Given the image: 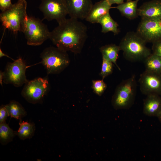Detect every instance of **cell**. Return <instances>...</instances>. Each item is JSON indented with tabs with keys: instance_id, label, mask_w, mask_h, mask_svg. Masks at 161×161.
<instances>
[{
	"instance_id": "cell-1",
	"label": "cell",
	"mask_w": 161,
	"mask_h": 161,
	"mask_svg": "<svg viewBox=\"0 0 161 161\" xmlns=\"http://www.w3.org/2000/svg\"><path fill=\"white\" fill-rule=\"evenodd\" d=\"M58 24L50 32L49 39L62 50L75 54L80 53L87 38L86 26L78 20L71 18Z\"/></svg>"
},
{
	"instance_id": "cell-2",
	"label": "cell",
	"mask_w": 161,
	"mask_h": 161,
	"mask_svg": "<svg viewBox=\"0 0 161 161\" xmlns=\"http://www.w3.org/2000/svg\"><path fill=\"white\" fill-rule=\"evenodd\" d=\"M146 43L136 32H129L121 39L119 46L126 60L132 62L144 61L152 53Z\"/></svg>"
},
{
	"instance_id": "cell-3",
	"label": "cell",
	"mask_w": 161,
	"mask_h": 161,
	"mask_svg": "<svg viewBox=\"0 0 161 161\" xmlns=\"http://www.w3.org/2000/svg\"><path fill=\"white\" fill-rule=\"evenodd\" d=\"M27 6L25 0H18L10 8L1 12L0 19L3 27L13 32H23L28 16Z\"/></svg>"
},
{
	"instance_id": "cell-4",
	"label": "cell",
	"mask_w": 161,
	"mask_h": 161,
	"mask_svg": "<svg viewBox=\"0 0 161 161\" xmlns=\"http://www.w3.org/2000/svg\"><path fill=\"white\" fill-rule=\"evenodd\" d=\"M137 88L134 75L120 83L117 87L112 99L114 108L117 110L131 107L135 100Z\"/></svg>"
},
{
	"instance_id": "cell-5",
	"label": "cell",
	"mask_w": 161,
	"mask_h": 161,
	"mask_svg": "<svg viewBox=\"0 0 161 161\" xmlns=\"http://www.w3.org/2000/svg\"><path fill=\"white\" fill-rule=\"evenodd\" d=\"M41 63L48 74H58L67 67L70 60L67 52L57 47L45 48L40 55Z\"/></svg>"
},
{
	"instance_id": "cell-6",
	"label": "cell",
	"mask_w": 161,
	"mask_h": 161,
	"mask_svg": "<svg viewBox=\"0 0 161 161\" xmlns=\"http://www.w3.org/2000/svg\"><path fill=\"white\" fill-rule=\"evenodd\" d=\"M50 32L47 26L42 21L38 18L28 16L23 32L27 45L33 46L41 45L49 39Z\"/></svg>"
},
{
	"instance_id": "cell-7",
	"label": "cell",
	"mask_w": 161,
	"mask_h": 161,
	"mask_svg": "<svg viewBox=\"0 0 161 161\" xmlns=\"http://www.w3.org/2000/svg\"><path fill=\"white\" fill-rule=\"evenodd\" d=\"M49 88V83L47 78H38L25 83L21 94L28 102L37 103L42 102Z\"/></svg>"
},
{
	"instance_id": "cell-8",
	"label": "cell",
	"mask_w": 161,
	"mask_h": 161,
	"mask_svg": "<svg viewBox=\"0 0 161 161\" xmlns=\"http://www.w3.org/2000/svg\"><path fill=\"white\" fill-rule=\"evenodd\" d=\"M28 67L21 58L13 62H8L4 72L3 82L7 84H12L16 87L21 86L28 81L26 76V71Z\"/></svg>"
},
{
	"instance_id": "cell-9",
	"label": "cell",
	"mask_w": 161,
	"mask_h": 161,
	"mask_svg": "<svg viewBox=\"0 0 161 161\" xmlns=\"http://www.w3.org/2000/svg\"><path fill=\"white\" fill-rule=\"evenodd\" d=\"M39 9L43 19L55 20L59 23L66 19L68 11L64 0H41Z\"/></svg>"
},
{
	"instance_id": "cell-10",
	"label": "cell",
	"mask_w": 161,
	"mask_h": 161,
	"mask_svg": "<svg viewBox=\"0 0 161 161\" xmlns=\"http://www.w3.org/2000/svg\"><path fill=\"white\" fill-rule=\"evenodd\" d=\"M136 32L146 43L153 44L161 41V21L141 18Z\"/></svg>"
},
{
	"instance_id": "cell-11",
	"label": "cell",
	"mask_w": 161,
	"mask_h": 161,
	"mask_svg": "<svg viewBox=\"0 0 161 161\" xmlns=\"http://www.w3.org/2000/svg\"><path fill=\"white\" fill-rule=\"evenodd\" d=\"M140 90L147 95L151 94L161 95V74L144 72L139 79Z\"/></svg>"
},
{
	"instance_id": "cell-12",
	"label": "cell",
	"mask_w": 161,
	"mask_h": 161,
	"mask_svg": "<svg viewBox=\"0 0 161 161\" xmlns=\"http://www.w3.org/2000/svg\"><path fill=\"white\" fill-rule=\"evenodd\" d=\"M70 18L85 19L93 4L92 0H64Z\"/></svg>"
},
{
	"instance_id": "cell-13",
	"label": "cell",
	"mask_w": 161,
	"mask_h": 161,
	"mask_svg": "<svg viewBox=\"0 0 161 161\" xmlns=\"http://www.w3.org/2000/svg\"><path fill=\"white\" fill-rule=\"evenodd\" d=\"M141 18L161 19V0H152L143 3L138 8Z\"/></svg>"
},
{
	"instance_id": "cell-14",
	"label": "cell",
	"mask_w": 161,
	"mask_h": 161,
	"mask_svg": "<svg viewBox=\"0 0 161 161\" xmlns=\"http://www.w3.org/2000/svg\"><path fill=\"white\" fill-rule=\"evenodd\" d=\"M112 8L106 0H101L93 4L85 19L91 23H98L103 16Z\"/></svg>"
},
{
	"instance_id": "cell-15",
	"label": "cell",
	"mask_w": 161,
	"mask_h": 161,
	"mask_svg": "<svg viewBox=\"0 0 161 161\" xmlns=\"http://www.w3.org/2000/svg\"><path fill=\"white\" fill-rule=\"evenodd\" d=\"M146 96L143 101V113L149 116L157 117L161 112V96L156 94Z\"/></svg>"
},
{
	"instance_id": "cell-16",
	"label": "cell",
	"mask_w": 161,
	"mask_h": 161,
	"mask_svg": "<svg viewBox=\"0 0 161 161\" xmlns=\"http://www.w3.org/2000/svg\"><path fill=\"white\" fill-rule=\"evenodd\" d=\"M138 1L137 0H127L114 8L118 10L123 16L129 19H133L139 16L137 8Z\"/></svg>"
},
{
	"instance_id": "cell-17",
	"label": "cell",
	"mask_w": 161,
	"mask_h": 161,
	"mask_svg": "<svg viewBox=\"0 0 161 161\" xmlns=\"http://www.w3.org/2000/svg\"><path fill=\"white\" fill-rule=\"evenodd\" d=\"M102 58H105L114 64L118 69L121 70L117 63L118 57V53L120 50L118 46L114 44L106 45L100 48Z\"/></svg>"
},
{
	"instance_id": "cell-18",
	"label": "cell",
	"mask_w": 161,
	"mask_h": 161,
	"mask_svg": "<svg viewBox=\"0 0 161 161\" xmlns=\"http://www.w3.org/2000/svg\"><path fill=\"white\" fill-rule=\"evenodd\" d=\"M98 23L101 26V32L106 33L109 32H113L114 35L118 34L120 32L117 23L112 18L109 12L99 20Z\"/></svg>"
},
{
	"instance_id": "cell-19",
	"label": "cell",
	"mask_w": 161,
	"mask_h": 161,
	"mask_svg": "<svg viewBox=\"0 0 161 161\" xmlns=\"http://www.w3.org/2000/svg\"><path fill=\"white\" fill-rule=\"evenodd\" d=\"M144 61L145 71L161 74V56L152 53Z\"/></svg>"
},
{
	"instance_id": "cell-20",
	"label": "cell",
	"mask_w": 161,
	"mask_h": 161,
	"mask_svg": "<svg viewBox=\"0 0 161 161\" xmlns=\"http://www.w3.org/2000/svg\"><path fill=\"white\" fill-rule=\"evenodd\" d=\"M19 127L16 131V135L20 139H30L33 136L35 130V124L27 121L20 120Z\"/></svg>"
},
{
	"instance_id": "cell-21",
	"label": "cell",
	"mask_w": 161,
	"mask_h": 161,
	"mask_svg": "<svg viewBox=\"0 0 161 161\" xmlns=\"http://www.w3.org/2000/svg\"><path fill=\"white\" fill-rule=\"evenodd\" d=\"M9 116L17 120H21L25 116L27 112L22 106L18 102L12 100L6 105Z\"/></svg>"
},
{
	"instance_id": "cell-22",
	"label": "cell",
	"mask_w": 161,
	"mask_h": 161,
	"mask_svg": "<svg viewBox=\"0 0 161 161\" xmlns=\"http://www.w3.org/2000/svg\"><path fill=\"white\" fill-rule=\"evenodd\" d=\"M16 135V131L12 129L6 122L0 123V141L2 144L6 145Z\"/></svg>"
},
{
	"instance_id": "cell-23",
	"label": "cell",
	"mask_w": 161,
	"mask_h": 161,
	"mask_svg": "<svg viewBox=\"0 0 161 161\" xmlns=\"http://www.w3.org/2000/svg\"><path fill=\"white\" fill-rule=\"evenodd\" d=\"M113 63L111 61L102 58L101 69L100 75L103 80L108 76L111 74L113 70Z\"/></svg>"
},
{
	"instance_id": "cell-24",
	"label": "cell",
	"mask_w": 161,
	"mask_h": 161,
	"mask_svg": "<svg viewBox=\"0 0 161 161\" xmlns=\"http://www.w3.org/2000/svg\"><path fill=\"white\" fill-rule=\"evenodd\" d=\"M92 83L94 92L99 96L102 95L107 88V85L103 80H93Z\"/></svg>"
},
{
	"instance_id": "cell-25",
	"label": "cell",
	"mask_w": 161,
	"mask_h": 161,
	"mask_svg": "<svg viewBox=\"0 0 161 161\" xmlns=\"http://www.w3.org/2000/svg\"><path fill=\"white\" fill-rule=\"evenodd\" d=\"M9 114L6 105H2L0 107V123L6 122Z\"/></svg>"
},
{
	"instance_id": "cell-26",
	"label": "cell",
	"mask_w": 161,
	"mask_h": 161,
	"mask_svg": "<svg viewBox=\"0 0 161 161\" xmlns=\"http://www.w3.org/2000/svg\"><path fill=\"white\" fill-rule=\"evenodd\" d=\"M13 4L11 0H0V9L1 12L4 11L12 6Z\"/></svg>"
},
{
	"instance_id": "cell-27",
	"label": "cell",
	"mask_w": 161,
	"mask_h": 161,
	"mask_svg": "<svg viewBox=\"0 0 161 161\" xmlns=\"http://www.w3.org/2000/svg\"><path fill=\"white\" fill-rule=\"evenodd\" d=\"M153 53L161 56V41L153 44Z\"/></svg>"
},
{
	"instance_id": "cell-28",
	"label": "cell",
	"mask_w": 161,
	"mask_h": 161,
	"mask_svg": "<svg viewBox=\"0 0 161 161\" xmlns=\"http://www.w3.org/2000/svg\"><path fill=\"white\" fill-rule=\"evenodd\" d=\"M110 5H112L114 4H118L123 3L124 0H106Z\"/></svg>"
},
{
	"instance_id": "cell-29",
	"label": "cell",
	"mask_w": 161,
	"mask_h": 161,
	"mask_svg": "<svg viewBox=\"0 0 161 161\" xmlns=\"http://www.w3.org/2000/svg\"><path fill=\"white\" fill-rule=\"evenodd\" d=\"M4 78V72L2 71H0V83L1 86H2L3 81Z\"/></svg>"
},
{
	"instance_id": "cell-30",
	"label": "cell",
	"mask_w": 161,
	"mask_h": 161,
	"mask_svg": "<svg viewBox=\"0 0 161 161\" xmlns=\"http://www.w3.org/2000/svg\"><path fill=\"white\" fill-rule=\"evenodd\" d=\"M4 56H5L6 57H7L8 58H9L11 59H12L14 61V60L12 58L10 57L9 56L4 53V52H3L2 51L1 49V48H0V58H1L3 57Z\"/></svg>"
},
{
	"instance_id": "cell-31",
	"label": "cell",
	"mask_w": 161,
	"mask_h": 161,
	"mask_svg": "<svg viewBox=\"0 0 161 161\" xmlns=\"http://www.w3.org/2000/svg\"><path fill=\"white\" fill-rule=\"evenodd\" d=\"M157 117L158 118L159 120L161 123V112L157 116Z\"/></svg>"
},
{
	"instance_id": "cell-32",
	"label": "cell",
	"mask_w": 161,
	"mask_h": 161,
	"mask_svg": "<svg viewBox=\"0 0 161 161\" xmlns=\"http://www.w3.org/2000/svg\"><path fill=\"white\" fill-rule=\"evenodd\" d=\"M138 1H139V0H137Z\"/></svg>"
},
{
	"instance_id": "cell-33",
	"label": "cell",
	"mask_w": 161,
	"mask_h": 161,
	"mask_svg": "<svg viewBox=\"0 0 161 161\" xmlns=\"http://www.w3.org/2000/svg\"><path fill=\"white\" fill-rule=\"evenodd\" d=\"M160 96H161V95Z\"/></svg>"
},
{
	"instance_id": "cell-34",
	"label": "cell",
	"mask_w": 161,
	"mask_h": 161,
	"mask_svg": "<svg viewBox=\"0 0 161 161\" xmlns=\"http://www.w3.org/2000/svg\"><path fill=\"white\" fill-rule=\"evenodd\" d=\"M160 20H161V19Z\"/></svg>"
}]
</instances>
